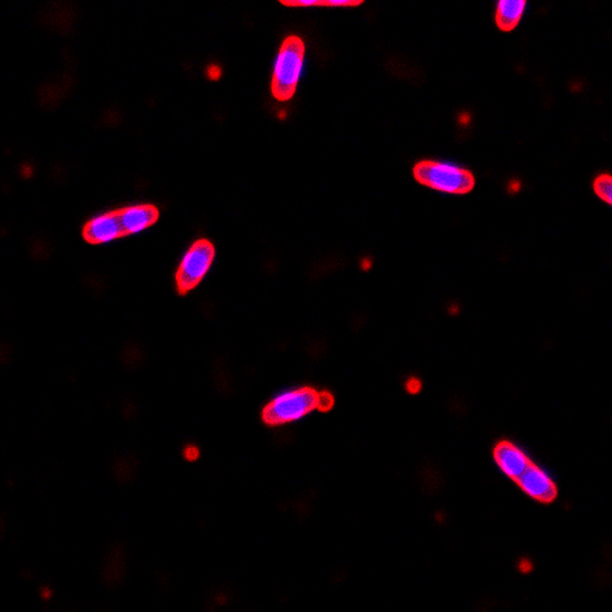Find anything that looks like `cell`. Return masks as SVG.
Returning <instances> with one entry per match:
<instances>
[{"instance_id":"3","label":"cell","mask_w":612,"mask_h":612,"mask_svg":"<svg viewBox=\"0 0 612 612\" xmlns=\"http://www.w3.org/2000/svg\"><path fill=\"white\" fill-rule=\"evenodd\" d=\"M413 176L422 186L448 195H467L476 184L470 170L441 161H420L413 167Z\"/></svg>"},{"instance_id":"5","label":"cell","mask_w":612,"mask_h":612,"mask_svg":"<svg viewBox=\"0 0 612 612\" xmlns=\"http://www.w3.org/2000/svg\"><path fill=\"white\" fill-rule=\"evenodd\" d=\"M123 236V226L120 221L119 210L108 211L100 217H95L83 226L84 241L93 245L109 244Z\"/></svg>"},{"instance_id":"10","label":"cell","mask_w":612,"mask_h":612,"mask_svg":"<svg viewBox=\"0 0 612 612\" xmlns=\"http://www.w3.org/2000/svg\"><path fill=\"white\" fill-rule=\"evenodd\" d=\"M282 5L291 6V8H322V6H326V8H354V6H359L363 4V0H302V2H287L283 0L280 2Z\"/></svg>"},{"instance_id":"8","label":"cell","mask_w":612,"mask_h":612,"mask_svg":"<svg viewBox=\"0 0 612 612\" xmlns=\"http://www.w3.org/2000/svg\"><path fill=\"white\" fill-rule=\"evenodd\" d=\"M494 461L510 479H515V481H518L520 475L531 466L528 457L519 448H516L515 444L510 443H501L496 446Z\"/></svg>"},{"instance_id":"1","label":"cell","mask_w":612,"mask_h":612,"mask_svg":"<svg viewBox=\"0 0 612 612\" xmlns=\"http://www.w3.org/2000/svg\"><path fill=\"white\" fill-rule=\"evenodd\" d=\"M330 406H333L330 395L319 394L311 387H302L280 394L271 400L263 409V420L271 426H280L297 421L315 409H328Z\"/></svg>"},{"instance_id":"11","label":"cell","mask_w":612,"mask_h":612,"mask_svg":"<svg viewBox=\"0 0 612 612\" xmlns=\"http://www.w3.org/2000/svg\"><path fill=\"white\" fill-rule=\"evenodd\" d=\"M594 191L596 195L607 202L608 206L612 204V178L609 173H603V175L597 176L594 181Z\"/></svg>"},{"instance_id":"6","label":"cell","mask_w":612,"mask_h":612,"mask_svg":"<svg viewBox=\"0 0 612 612\" xmlns=\"http://www.w3.org/2000/svg\"><path fill=\"white\" fill-rule=\"evenodd\" d=\"M516 483H519L524 493L528 494L535 501L548 504L556 500V483L550 478V475L533 464L525 470L524 474L520 475Z\"/></svg>"},{"instance_id":"2","label":"cell","mask_w":612,"mask_h":612,"mask_svg":"<svg viewBox=\"0 0 612 612\" xmlns=\"http://www.w3.org/2000/svg\"><path fill=\"white\" fill-rule=\"evenodd\" d=\"M305 43L298 36H288L279 48L274 63L271 93L278 102H288L297 91L304 69Z\"/></svg>"},{"instance_id":"4","label":"cell","mask_w":612,"mask_h":612,"mask_svg":"<svg viewBox=\"0 0 612 612\" xmlns=\"http://www.w3.org/2000/svg\"><path fill=\"white\" fill-rule=\"evenodd\" d=\"M215 261V247L208 239H198L187 250L184 258L181 259L180 267L176 270L175 280L178 293H191L202 279L206 278Z\"/></svg>"},{"instance_id":"9","label":"cell","mask_w":612,"mask_h":612,"mask_svg":"<svg viewBox=\"0 0 612 612\" xmlns=\"http://www.w3.org/2000/svg\"><path fill=\"white\" fill-rule=\"evenodd\" d=\"M525 0H501L496 6V25L501 31H511L524 16Z\"/></svg>"},{"instance_id":"7","label":"cell","mask_w":612,"mask_h":612,"mask_svg":"<svg viewBox=\"0 0 612 612\" xmlns=\"http://www.w3.org/2000/svg\"><path fill=\"white\" fill-rule=\"evenodd\" d=\"M120 221L123 226L124 236L137 235L145 232L150 226H155L160 211L152 204H141V206L126 207L119 210Z\"/></svg>"}]
</instances>
